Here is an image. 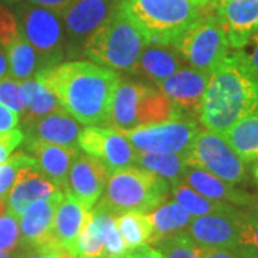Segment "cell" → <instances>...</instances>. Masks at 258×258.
I'll use <instances>...</instances> for the list:
<instances>
[{
  "label": "cell",
  "mask_w": 258,
  "mask_h": 258,
  "mask_svg": "<svg viewBox=\"0 0 258 258\" xmlns=\"http://www.w3.org/2000/svg\"><path fill=\"white\" fill-rule=\"evenodd\" d=\"M115 224L128 251L148 244L152 235V224L145 212L131 211L115 215Z\"/></svg>",
  "instance_id": "f1b7e54d"
},
{
  "label": "cell",
  "mask_w": 258,
  "mask_h": 258,
  "mask_svg": "<svg viewBox=\"0 0 258 258\" xmlns=\"http://www.w3.org/2000/svg\"><path fill=\"white\" fill-rule=\"evenodd\" d=\"M20 89L25 101L23 123L29 125L30 122L43 118L49 113L63 111L62 105L56 96L46 86L37 79H26L20 82Z\"/></svg>",
  "instance_id": "d4e9b609"
},
{
  "label": "cell",
  "mask_w": 258,
  "mask_h": 258,
  "mask_svg": "<svg viewBox=\"0 0 258 258\" xmlns=\"http://www.w3.org/2000/svg\"><path fill=\"white\" fill-rule=\"evenodd\" d=\"M214 5L230 47L241 49L258 32V0H224Z\"/></svg>",
  "instance_id": "2e32d148"
},
{
  "label": "cell",
  "mask_w": 258,
  "mask_h": 258,
  "mask_svg": "<svg viewBox=\"0 0 258 258\" xmlns=\"http://www.w3.org/2000/svg\"><path fill=\"white\" fill-rule=\"evenodd\" d=\"M135 164L142 169L155 174L165 179L169 185L176 184L182 179L186 162L185 154H154V152H138Z\"/></svg>",
  "instance_id": "4316f807"
},
{
  "label": "cell",
  "mask_w": 258,
  "mask_h": 258,
  "mask_svg": "<svg viewBox=\"0 0 258 258\" xmlns=\"http://www.w3.org/2000/svg\"><path fill=\"white\" fill-rule=\"evenodd\" d=\"M57 258H78V257H75V255H72L71 252H68V251H63V252H60L59 254V257Z\"/></svg>",
  "instance_id": "816d5d0a"
},
{
  "label": "cell",
  "mask_w": 258,
  "mask_h": 258,
  "mask_svg": "<svg viewBox=\"0 0 258 258\" xmlns=\"http://www.w3.org/2000/svg\"><path fill=\"white\" fill-rule=\"evenodd\" d=\"M169 184L142 168L131 166L112 174L98 204L119 215L123 212H151L166 201Z\"/></svg>",
  "instance_id": "5b68a950"
},
{
  "label": "cell",
  "mask_w": 258,
  "mask_h": 258,
  "mask_svg": "<svg viewBox=\"0 0 258 258\" xmlns=\"http://www.w3.org/2000/svg\"><path fill=\"white\" fill-rule=\"evenodd\" d=\"M258 111V79L240 50L225 57L208 79L200 120L224 135L242 118Z\"/></svg>",
  "instance_id": "7a4b0ae2"
},
{
  "label": "cell",
  "mask_w": 258,
  "mask_h": 258,
  "mask_svg": "<svg viewBox=\"0 0 258 258\" xmlns=\"http://www.w3.org/2000/svg\"><path fill=\"white\" fill-rule=\"evenodd\" d=\"M240 215L235 207L228 211L212 212L192 217L185 232L200 247L208 248H240Z\"/></svg>",
  "instance_id": "8fae6325"
},
{
  "label": "cell",
  "mask_w": 258,
  "mask_h": 258,
  "mask_svg": "<svg viewBox=\"0 0 258 258\" xmlns=\"http://www.w3.org/2000/svg\"><path fill=\"white\" fill-rule=\"evenodd\" d=\"M182 118L178 115L174 105L159 89L147 86L138 105V126L161 123L169 119Z\"/></svg>",
  "instance_id": "83f0119b"
},
{
  "label": "cell",
  "mask_w": 258,
  "mask_h": 258,
  "mask_svg": "<svg viewBox=\"0 0 258 258\" xmlns=\"http://www.w3.org/2000/svg\"><path fill=\"white\" fill-rule=\"evenodd\" d=\"M182 181L189 185L194 191L212 201H220V203L238 205V207L255 205V198L252 195L237 189L234 185L222 181L218 176L212 175L204 169L186 166L182 175Z\"/></svg>",
  "instance_id": "ac0fdd59"
},
{
  "label": "cell",
  "mask_w": 258,
  "mask_h": 258,
  "mask_svg": "<svg viewBox=\"0 0 258 258\" xmlns=\"http://www.w3.org/2000/svg\"><path fill=\"white\" fill-rule=\"evenodd\" d=\"M122 258H165L159 249H154L149 245H141L138 248L131 249Z\"/></svg>",
  "instance_id": "f6af8a7d"
},
{
  "label": "cell",
  "mask_w": 258,
  "mask_h": 258,
  "mask_svg": "<svg viewBox=\"0 0 258 258\" xmlns=\"http://www.w3.org/2000/svg\"><path fill=\"white\" fill-rule=\"evenodd\" d=\"M147 85L120 81L113 95L108 126L119 132L138 128V105Z\"/></svg>",
  "instance_id": "7402d4cb"
},
{
  "label": "cell",
  "mask_w": 258,
  "mask_h": 258,
  "mask_svg": "<svg viewBox=\"0 0 258 258\" xmlns=\"http://www.w3.org/2000/svg\"><path fill=\"white\" fill-rule=\"evenodd\" d=\"M123 5L148 45L174 47L192 25L200 9L192 0H123Z\"/></svg>",
  "instance_id": "277c9868"
},
{
  "label": "cell",
  "mask_w": 258,
  "mask_h": 258,
  "mask_svg": "<svg viewBox=\"0 0 258 258\" xmlns=\"http://www.w3.org/2000/svg\"><path fill=\"white\" fill-rule=\"evenodd\" d=\"M238 50L245 57L249 68L252 69V72L255 74L258 79V32H255L252 36L249 37L248 42Z\"/></svg>",
  "instance_id": "60d3db41"
},
{
  "label": "cell",
  "mask_w": 258,
  "mask_h": 258,
  "mask_svg": "<svg viewBox=\"0 0 258 258\" xmlns=\"http://www.w3.org/2000/svg\"><path fill=\"white\" fill-rule=\"evenodd\" d=\"M211 2H215V3H218V2H224V0H211Z\"/></svg>",
  "instance_id": "11a10c76"
},
{
  "label": "cell",
  "mask_w": 258,
  "mask_h": 258,
  "mask_svg": "<svg viewBox=\"0 0 258 258\" xmlns=\"http://www.w3.org/2000/svg\"><path fill=\"white\" fill-rule=\"evenodd\" d=\"M19 116V113L0 103V135H6L18 129Z\"/></svg>",
  "instance_id": "b9f144b4"
},
{
  "label": "cell",
  "mask_w": 258,
  "mask_h": 258,
  "mask_svg": "<svg viewBox=\"0 0 258 258\" xmlns=\"http://www.w3.org/2000/svg\"><path fill=\"white\" fill-rule=\"evenodd\" d=\"M89 211L71 194L64 192L57 205L52 228V244L56 248L71 252Z\"/></svg>",
  "instance_id": "ffe728a7"
},
{
  "label": "cell",
  "mask_w": 258,
  "mask_h": 258,
  "mask_svg": "<svg viewBox=\"0 0 258 258\" xmlns=\"http://www.w3.org/2000/svg\"><path fill=\"white\" fill-rule=\"evenodd\" d=\"M194 69L211 75L230 55V43L221 28L214 2L201 5L198 16L176 45Z\"/></svg>",
  "instance_id": "8992f818"
},
{
  "label": "cell",
  "mask_w": 258,
  "mask_h": 258,
  "mask_svg": "<svg viewBox=\"0 0 258 258\" xmlns=\"http://www.w3.org/2000/svg\"><path fill=\"white\" fill-rule=\"evenodd\" d=\"M123 0H74L64 10L62 22L64 37L69 46L75 49L86 43L93 32L118 9Z\"/></svg>",
  "instance_id": "7c38bea8"
},
{
  "label": "cell",
  "mask_w": 258,
  "mask_h": 258,
  "mask_svg": "<svg viewBox=\"0 0 258 258\" xmlns=\"http://www.w3.org/2000/svg\"><path fill=\"white\" fill-rule=\"evenodd\" d=\"M240 247L258 249V205L240 215Z\"/></svg>",
  "instance_id": "8d00e7d4"
},
{
  "label": "cell",
  "mask_w": 258,
  "mask_h": 258,
  "mask_svg": "<svg viewBox=\"0 0 258 258\" xmlns=\"http://www.w3.org/2000/svg\"><path fill=\"white\" fill-rule=\"evenodd\" d=\"M252 175H254L255 181L258 182V161L254 164V166H252Z\"/></svg>",
  "instance_id": "f5cc1de1"
},
{
  "label": "cell",
  "mask_w": 258,
  "mask_h": 258,
  "mask_svg": "<svg viewBox=\"0 0 258 258\" xmlns=\"http://www.w3.org/2000/svg\"><path fill=\"white\" fill-rule=\"evenodd\" d=\"M147 45V39L122 2L86 40L83 55L98 64L131 72Z\"/></svg>",
  "instance_id": "3957f363"
},
{
  "label": "cell",
  "mask_w": 258,
  "mask_h": 258,
  "mask_svg": "<svg viewBox=\"0 0 258 258\" xmlns=\"http://www.w3.org/2000/svg\"><path fill=\"white\" fill-rule=\"evenodd\" d=\"M20 35L36 50L39 57L52 66L63 57L64 32L62 16L40 6L26 5L19 12Z\"/></svg>",
  "instance_id": "9c48e42d"
},
{
  "label": "cell",
  "mask_w": 258,
  "mask_h": 258,
  "mask_svg": "<svg viewBox=\"0 0 258 258\" xmlns=\"http://www.w3.org/2000/svg\"><path fill=\"white\" fill-rule=\"evenodd\" d=\"M192 2L197 5V6H201V5H205V3L211 2V0H192Z\"/></svg>",
  "instance_id": "db71d44e"
},
{
  "label": "cell",
  "mask_w": 258,
  "mask_h": 258,
  "mask_svg": "<svg viewBox=\"0 0 258 258\" xmlns=\"http://www.w3.org/2000/svg\"><path fill=\"white\" fill-rule=\"evenodd\" d=\"M6 72H9V60H8V53L5 52V47L0 46V79L5 76Z\"/></svg>",
  "instance_id": "bcb514c9"
},
{
  "label": "cell",
  "mask_w": 258,
  "mask_h": 258,
  "mask_svg": "<svg viewBox=\"0 0 258 258\" xmlns=\"http://www.w3.org/2000/svg\"><path fill=\"white\" fill-rule=\"evenodd\" d=\"M0 103L10 108L19 115H23L25 101L20 89V81H16L13 78L0 79Z\"/></svg>",
  "instance_id": "74e56055"
},
{
  "label": "cell",
  "mask_w": 258,
  "mask_h": 258,
  "mask_svg": "<svg viewBox=\"0 0 258 258\" xmlns=\"http://www.w3.org/2000/svg\"><path fill=\"white\" fill-rule=\"evenodd\" d=\"M242 258H258V249L248 248V247H240L237 249Z\"/></svg>",
  "instance_id": "7dc6e473"
},
{
  "label": "cell",
  "mask_w": 258,
  "mask_h": 258,
  "mask_svg": "<svg viewBox=\"0 0 258 258\" xmlns=\"http://www.w3.org/2000/svg\"><path fill=\"white\" fill-rule=\"evenodd\" d=\"M36 79L52 91L66 113L88 126L108 122L120 82L112 69L86 60L45 66L37 71Z\"/></svg>",
  "instance_id": "6da1fadb"
},
{
  "label": "cell",
  "mask_w": 258,
  "mask_h": 258,
  "mask_svg": "<svg viewBox=\"0 0 258 258\" xmlns=\"http://www.w3.org/2000/svg\"><path fill=\"white\" fill-rule=\"evenodd\" d=\"M39 164L33 157L25 152H18L10 155L3 164H0V198L8 200L10 189L18 182V179L28 172L29 169L37 168Z\"/></svg>",
  "instance_id": "836d02e7"
},
{
  "label": "cell",
  "mask_w": 258,
  "mask_h": 258,
  "mask_svg": "<svg viewBox=\"0 0 258 258\" xmlns=\"http://www.w3.org/2000/svg\"><path fill=\"white\" fill-rule=\"evenodd\" d=\"M56 191L60 189L40 171L39 166L29 169L28 172H25L19 178L18 182L10 189L6 200L9 212L16 218H20L32 204L46 198Z\"/></svg>",
  "instance_id": "44dd1931"
},
{
  "label": "cell",
  "mask_w": 258,
  "mask_h": 258,
  "mask_svg": "<svg viewBox=\"0 0 258 258\" xmlns=\"http://www.w3.org/2000/svg\"><path fill=\"white\" fill-rule=\"evenodd\" d=\"M222 137L244 162L258 161V111L235 122Z\"/></svg>",
  "instance_id": "484cf974"
},
{
  "label": "cell",
  "mask_w": 258,
  "mask_h": 258,
  "mask_svg": "<svg viewBox=\"0 0 258 258\" xmlns=\"http://www.w3.org/2000/svg\"><path fill=\"white\" fill-rule=\"evenodd\" d=\"M62 198H63V192L56 191L46 198L33 203L23 212V215L19 218L22 248H56L52 244V228H53L56 208Z\"/></svg>",
  "instance_id": "5bb4252c"
},
{
  "label": "cell",
  "mask_w": 258,
  "mask_h": 258,
  "mask_svg": "<svg viewBox=\"0 0 258 258\" xmlns=\"http://www.w3.org/2000/svg\"><path fill=\"white\" fill-rule=\"evenodd\" d=\"M5 49L9 60L10 78L20 82L30 79L37 68V53L32 45L20 35Z\"/></svg>",
  "instance_id": "4dcf8cb0"
},
{
  "label": "cell",
  "mask_w": 258,
  "mask_h": 258,
  "mask_svg": "<svg viewBox=\"0 0 258 258\" xmlns=\"http://www.w3.org/2000/svg\"><path fill=\"white\" fill-rule=\"evenodd\" d=\"M71 254L78 258H98L103 255V232L93 211L88 214L86 222L75 241Z\"/></svg>",
  "instance_id": "1f68e13d"
},
{
  "label": "cell",
  "mask_w": 258,
  "mask_h": 258,
  "mask_svg": "<svg viewBox=\"0 0 258 258\" xmlns=\"http://www.w3.org/2000/svg\"><path fill=\"white\" fill-rule=\"evenodd\" d=\"M93 214L98 217L99 224L103 232V255L102 257L122 258L128 248L125 245V241L120 237L119 231L115 224V214L98 204V207L93 210Z\"/></svg>",
  "instance_id": "d6a6232c"
},
{
  "label": "cell",
  "mask_w": 258,
  "mask_h": 258,
  "mask_svg": "<svg viewBox=\"0 0 258 258\" xmlns=\"http://www.w3.org/2000/svg\"><path fill=\"white\" fill-rule=\"evenodd\" d=\"M22 251H15V252H5V251H0V258H20L22 257Z\"/></svg>",
  "instance_id": "681fc988"
},
{
  "label": "cell",
  "mask_w": 258,
  "mask_h": 258,
  "mask_svg": "<svg viewBox=\"0 0 258 258\" xmlns=\"http://www.w3.org/2000/svg\"><path fill=\"white\" fill-rule=\"evenodd\" d=\"M78 145L85 154L99 161L109 175L135 165L138 152L125 135L111 126H86L81 131Z\"/></svg>",
  "instance_id": "30bf717a"
},
{
  "label": "cell",
  "mask_w": 258,
  "mask_h": 258,
  "mask_svg": "<svg viewBox=\"0 0 258 258\" xmlns=\"http://www.w3.org/2000/svg\"><path fill=\"white\" fill-rule=\"evenodd\" d=\"M22 247L19 218L8 212L0 217V251L15 252Z\"/></svg>",
  "instance_id": "d590c367"
},
{
  "label": "cell",
  "mask_w": 258,
  "mask_h": 258,
  "mask_svg": "<svg viewBox=\"0 0 258 258\" xmlns=\"http://www.w3.org/2000/svg\"><path fill=\"white\" fill-rule=\"evenodd\" d=\"M148 215L152 224V235L148 242L155 245L159 241L186 230L192 220V215L175 201H164Z\"/></svg>",
  "instance_id": "cb8c5ba5"
},
{
  "label": "cell",
  "mask_w": 258,
  "mask_h": 258,
  "mask_svg": "<svg viewBox=\"0 0 258 258\" xmlns=\"http://www.w3.org/2000/svg\"><path fill=\"white\" fill-rule=\"evenodd\" d=\"M25 147L35 155L33 158L37 161L40 171L55 182L59 189H66L71 166L79 155L78 147H60L32 139L25 141Z\"/></svg>",
  "instance_id": "e0dca14e"
},
{
  "label": "cell",
  "mask_w": 258,
  "mask_h": 258,
  "mask_svg": "<svg viewBox=\"0 0 258 258\" xmlns=\"http://www.w3.org/2000/svg\"><path fill=\"white\" fill-rule=\"evenodd\" d=\"M210 75L197 69L181 68L175 74L158 83V89L174 105L182 118H200L203 99Z\"/></svg>",
  "instance_id": "4fadbf2b"
},
{
  "label": "cell",
  "mask_w": 258,
  "mask_h": 258,
  "mask_svg": "<svg viewBox=\"0 0 258 258\" xmlns=\"http://www.w3.org/2000/svg\"><path fill=\"white\" fill-rule=\"evenodd\" d=\"M185 162L186 166L204 169L231 185L241 184L247 178L245 162L222 135L208 129L198 131L185 152Z\"/></svg>",
  "instance_id": "52a82bcc"
},
{
  "label": "cell",
  "mask_w": 258,
  "mask_h": 258,
  "mask_svg": "<svg viewBox=\"0 0 258 258\" xmlns=\"http://www.w3.org/2000/svg\"><path fill=\"white\" fill-rule=\"evenodd\" d=\"M174 49L176 47L147 45L131 72L144 75L158 85L182 68Z\"/></svg>",
  "instance_id": "603a6c76"
},
{
  "label": "cell",
  "mask_w": 258,
  "mask_h": 258,
  "mask_svg": "<svg viewBox=\"0 0 258 258\" xmlns=\"http://www.w3.org/2000/svg\"><path fill=\"white\" fill-rule=\"evenodd\" d=\"M18 36H20L18 19L8 8L0 5V46H9Z\"/></svg>",
  "instance_id": "f35d334b"
},
{
  "label": "cell",
  "mask_w": 258,
  "mask_h": 258,
  "mask_svg": "<svg viewBox=\"0 0 258 258\" xmlns=\"http://www.w3.org/2000/svg\"><path fill=\"white\" fill-rule=\"evenodd\" d=\"M20 258H46L45 254L39 249H23Z\"/></svg>",
  "instance_id": "c3c4849f"
},
{
  "label": "cell",
  "mask_w": 258,
  "mask_h": 258,
  "mask_svg": "<svg viewBox=\"0 0 258 258\" xmlns=\"http://www.w3.org/2000/svg\"><path fill=\"white\" fill-rule=\"evenodd\" d=\"M200 247V245H198ZM201 258H242L238 251L227 248H208V247H200Z\"/></svg>",
  "instance_id": "ee69618b"
},
{
  "label": "cell",
  "mask_w": 258,
  "mask_h": 258,
  "mask_svg": "<svg viewBox=\"0 0 258 258\" xmlns=\"http://www.w3.org/2000/svg\"><path fill=\"white\" fill-rule=\"evenodd\" d=\"M157 245L165 258H201L200 247L185 231L159 241Z\"/></svg>",
  "instance_id": "e575fe53"
},
{
  "label": "cell",
  "mask_w": 258,
  "mask_h": 258,
  "mask_svg": "<svg viewBox=\"0 0 258 258\" xmlns=\"http://www.w3.org/2000/svg\"><path fill=\"white\" fill-rule=\"evenodd\" d=\"M23 141L25 132L20 129H15L6 135H0V164H3Z\"/></svg>",
  "instance_id": "ab89813d"
},
{
  "label": "cell",
  "mask_w": 258,
  "mask_h": 258,
  "mask_svg": "<svg viewBox=\"0 0 258 258\" xmlns=\"http://www.w3.org/2000/svg\"><path fill=\"white\" fill-rule=\"evenodd\" d=\"M0 2H13V0H0Z\"/></svg>",
  "instance_id": "9f6ffc18"
},
{
  "label": "cell",
  "mask_w": 258,
  "mask_h": 258,
  "mask_svg": "<svg viewBox=\"0 0 258 258\" xmlns=\"http://www.w3.org/2000/svg\"><path fill=\"white\" fill-rule=\"evenodd\" d=\"M198 131L200 128L192 118H175L161 123L142 125L122 134L137 152L185 154Z\"/></svg>",
  "instance_id": "ba28073f"
},
{
  "label": "cell",
  "mask_w": 258,
  "mask_h": 258,
  "mask_svg": "<svg viewBox=\"0 0 258 258\" xmlns=\"http://www.w3.org/2000/svg\"><path fill=\"white\" fill-rule=\"evenodd\" d=\"M30 3L40 6L43 9L50 10V12H55L56 15L62 16L64 10L74 3V0H30Z\"/></svg>",
  "instance_id": "7bdbcfd3"
},
{
  "label": "cell",
  "mask_w": 258,
  "mask_h": 258,
  "mask_svg": "<svg viewBox=\"0 0 258 258\" xmlns=\"http://www.w3.org/2000/svg\"><path fill=\"white\" fill-rule=\"evenodd\" d=\"M108 179L109 172L99 161L79 152L71 166L64 192L71 194L89 211L101 200Z\"/></svg>",
  "instance_id": "9a60e30c"
},
{
  "label": "cell",
  "mask_w": 258,
  "mask_h": 258,
  "mask_svg": "<svg viewBox=\"0 0 258 258\" xmlns=\"http://www.w3.org/2000/svg\"><path fill=\"white\" fill-rule=\"evenodd\" d=\"M98 258H109V257H98Z\"/></svg>",
  "instance_id": "6f0895ef"
},
{
  "label": "cell",
  "mask_w": 258,
  "mask_h": 258,
  "mask_svg": "<svg viewBox=\"0 0 258 258\" xmlns=\"http://www.w3.org/2000/svg\"><path fill=\"white\" fill-rule=\"evenodd\" d=\"M81 131L82 129L76 119L64 111H60L49 113L26 125L25 138L60 147H76Z\"/></svg>",
  "instance_id": "d6986e66"
},
{
  "label": "cell",
  "mask_w": 258,
  "mask_h": 258,
  "mask_svg": "<svg viewBox=\"0 0 258 258\" xmlns=\"http://www.w3.org/2000/svg\"><path fill=\"white\" fill-rule=\"evenodd\" d=\"M9 212V208H8V201L5 198H0V217L6 215Z\"/></svg>",
  "instance_id": "f907efd6"
},
{
  "label": "cell",
  "mask_w": 258,
  "mask_h": 258,
  "mask_svg": "<svg viewBox=\"0 0 258 258\" xmlns=\"http://www.w3.org/2000/svg\"><path fill=\"white\" fill-rule=\"evenodd\" d=\"M13 2H19V0H13Z\"/></svg>",
  "instance_id": "680465c9"
},
{
  "label": "cell",
  "mask_w": 258,
  "mask_h": 258,
  "mask_svg": "<svg viewBox=\"0 0 258 258\" xmlns=\"http://www.w3.org/2000/svg\"><path fill=\"white\" fill-rule=\"evenodd\" d=\"M171 192L174 197V201L179 204L185 211L191 214L192 217H201V215H207L212 212L228 211L231 208H234L230 204L212 201V200L205 198L201 194L194 191L182 179L178 181L176 184L171 185Z\"/></svg>",
  "instance_id": "f546056e"
}]
</instances>
